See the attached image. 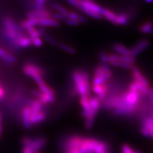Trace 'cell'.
<instances>
[{
  "label": "cell",
  "instance_id": "cell-1",
  "mask_svg": "<svg viewBox=\"0 0 153 153\" xmlns=\"http://www.w3.org/2000/svg\"><path fill=\"white\" fill-rule=\"evenodd\" d=\"M109 151L107 142L78 135L66 138L62 145L63 153H103Z\"/></svg>",
  "mask_w": 153,
  "mask_h": 153
},
{
  "label": "cell",
  "instance_id": "cell-2",
  "mask_svg": "<svg viewBox=\"0 0 153 153\" xmlns=\"http://www.w3.org/2000/svg\"><path fill=\"white\" fill-rule=\"evenodd\" d=\"M75 92L80 97H89L91 84L88 74L83 70H75L72 73Z\"/></svg>",
  "mask_w": 153,
  "mask_h": 153
},
{
  "label": "cell",
  "instance_id": "cell-3",
  "mask_svg": "<svg viewBox=\"0 0 153 153\" xmlns=\"http://www.w3.org/2000/svg\"><path fill=\"white\" fill-rule=\"evenodd\" d=\"M112 76V71L107 64H102L96 67L93 79V85H102Z\"/></svg>",
  "mask_w": 153,
  "mask_h": 153
},
{
  "label": "cell",
  "instance_id": "cell-4",
  "mask_svg": "<svg viewBox=\"0 0 153 153\" xmlns=\"http://www.w3.org/2000/svg\"><path fill=\"white\" fill-rule=\"evenodd\" d=\"M22 147L33 151H41L46 146L47 140L44 137H24L21 139Z\"/></svg>",
  "mask_w": 153,
  "mask_h": 153
},
{
  "label": "cell",
  "instance_id": "cell-5",
  "mask_svg": "<svg viewBox=\"0 0 153 153\" xmlns=\"http://www.w3.org/2000/svg\"><path fill=\"white\" fill-rule=\"evenodd\" d=\"M22 70L27 76L36 80L38 78L43 77L44 70L41 67L33 63H26L23 66Z\"/></svg>",
  "mask_w": 153,
  "mask_h": 153
},
{
  "label": "cell",
  "instance_id": "cell-6",
  "mask_svg": "<svg viewBox=\"0 0 153 153\" xmlns=\"http://www.w3.org/2000/svg\"><path fill=\"white\" fill-rule=\"evenodd\" d=\"M149 45V41L147 39H142L138 41L130 49L131 56L133 57L138 56L146 50Z\"/></svg>",
  "mask_w": 153,
  "mask_h": 153
},
{
  "label": "cell",
  "instance_id": "cell-7",
  "mask_svg": "<svg viewBox=\"0 0 153 153\" xmlns=\"http://www.w3.org/2000/svg\"><path fill=\"white\" fill-rule=\"evenodd\" d=\"M28 19H45L51 17V13L45 8L41 10H33L26 14Z\"/></svg>",
  "mask_w": 153,
  "mask_h": 153
},
{
  "label": "cell",
  "instance_id": "cell-8",
  "mask_svg": "<svg viewBox=\"0 0 153 153\" xmlns=\"http://www.w3.org/2000/svg\"><path fill=\"white\" fill-rule=\"evenodd\" d=\"M108 86L107 84H103L102 85H93V91L97 94V97L100 99L101 102L107 97L108 92Z\"/></svg>",
  "mask_w": 153,
  "mask_h": 153
},
{
  "label": "cell",
  "instance_id": "cell-9",
  "mask_svg": "<svg viewBox=\"0 0 153 153\" xmlns=\"http://www.w3.org/2000/svg\"><path fill=\"white\" fill-rule=\"evenodd\" d=\"M132 71V77L133 79H135L139 81L142 84H143L147 88H149V82L146 76L143 74V73L140 70V69L137 67L133 66L131 68Z\"/></svg>",
  "mask_w": 153,
  "mask_h": 153
},
{
  "label": "cell",
  "instance_id": "cell-10",
  "mask_svg": "<svg viewBox=\"0 0 153 153\" xmlns=\"http://www.w3.org/2000/svg\"><path fill=\"white\" fill-rule=\"evenodd\" d=\"M31 108L30 106H26L22 111V123L25 128L30 129L33 126L31 123Z\"/></svg>",
  "mask_w": 153,
  "mask_h": 153
},
{
  "label": "cell",
  "instance_id": "cell-11",
  "mask_svg": "<svg viewBox=\"0 0 153 153\" xmlns=\"http://www.w3.org/2000/svg\"><path fill=\"white\" fill-rule=\"evenodd\" d=\"M0 58L6 64L9 65L15 64L17 61V59L15 56L1 47H0Z\"/></svg>",
  "mask_w": 153,
  "mask_h": 153
},
{
  "label": "cell",
  "instance_id": "cell-12",
  "mask_svg": "<svg viewBox=\"0 0 153 153\" xmlns=\"http://www.w3.org/2000/svg\"><path fill=\"white\" fill-rule=\"evenodd\" d=\"M82 6L88 10H89L91 11L98 13L102 15V12L103 10V7H100L99 4L96 3L91 1H88V0H84V1H80Z\"/></svg>",
  "mask_w": 153,
  "mask_h": 153
},
{
  "label": "cell",
  "instance_id": "cell-13",
  "mask_svg": "<svg viewBox=\"0 0 153 153\" xmlns=\"http://www.w3.org/2000/svg\"><path fill=\"white\" fill-rule=\"evenodd\" d=\"M102 102L97 97H89V105L91 108V111L97 116V115L101 107Z\"/></svg>",
  "mask_w": 153,
  "mask_h": 153
},
{
  "label": "cell",
  "instance_id": "cell-14",
  "mask_svg": "<svg viewBox=\"0 0 153 153\" xmlns=\"http://www.w3.org/2000/svg\"><path fill=\"white\" fill-rule=\"evenodd\" d=\"M141 125L147 129L151 134V138L153 140V117L151 116L142 117Z\"/></svg>",
  "mask_w": 153,
  "mask_h": 153
},
{
  "label": "cell",
  "instance_id": "cell-15",
  "mask_svg": "<svg viewBox=\"0 0 153 153\" xmlns=\"http://www.w3.org/2000/svg\"><path fill=\"white\" fill-rule=\"evenodd\" d=\"M38 25L42 27H58L60 24L59 21L53 18H45L38 20Z\"/></svg>",
  "mask_w": 153,
  "mask_h": 153
},
{
  "label": "cell",
  "instance_id": "cell-16",
  "mask_svg": "<svg viewBox=\"0 0 153 153\" xmlns=\"http://www.w3.org/2000/svg\"><path fill=\"white\" fill-rule=\"evenodd\" d=\"M112 48L114 51H116L119 56H131L130 49H128L124 45L121 44H115L113 45Z\"/></svg>",
  "mask_w": 153,
  "mask_h": 153
},
{
  "label": "cell",
  "instance_id": "cell-17",
  "mask_svg": "<svg viewBox=\"0 0 153 153\" xmlns=\"http://www.w3.org/2000/svg\"><path fill=\"white\" fill-rule=\"evenodd\" d=\"M102 16L110 22L113 23L114 25H116L117 24V13H115L112 11L110 10L107 8H103L102 12Z\"/></svg>",
  "mask_w": 153,
  "mask_h": 153
},
{
  "label": "cell",
  "instance_id": "cell-18",
  "mask_svg": "<svg viewBox=\"0 0 153 153\" xmlns=\"http://www.w3.org/2000/svg\"><path fill=\"white\" fill-rule=\"evenodd\" d=\"M45 118L46 114L43 111L35 114H31V123L32 124V126L43 122L45 120Z\"/></svg>",
  "mask_w": 153,
  "mask_h": 153
},
{
  "label": "cell",
  "instance_id": "cell-19",
  "mask_svg": "<svg viewBox=\"0 0 153 153\" xmlns=\"http://www.w3.org/2000/svg\"><path fill=\"white\" fill-rule=\"evenodd\" d=\"M130 21V16L128 13L117 14V26L126 25Z\"/></svg>",
  "mask_w": 153,
  "mask_h": 153
},
{
  "label": "cell",
  "instance_id": "cell-20",
  "mask_svg": "<svg viewBox=\"0 0 153 153\" xmlns=\"http://www.w3.org/2000/svg\"><path fill=\"white\" fill-rule=\"evenodd\" d=\"M31 45H32V44L30 38L23 36L16 42L15 45H14V47L17 48V49H25V48L30 47Z\"/></svg>",
  "mask_w": 153,
  "mask_h": 153
},
{
  "label": "cell",
  "instance_id": "cell-21",
  "mask_svg": "<svg viewBox=\"0 0 153 153\" xmlns=\"http://www.w3.org/2000/svg\"><path fill=\"white\" fill-rule=\"evenodd\" d=\"M43 105L38 100H34L31 102L30 105H29L31 108V115L37 114L42 111Z\"/></svg>",
  "mask_w": 153,
  "mask_h": 153
},
{
  "label": "cell",
  "instance_id": "cell-22",
  "mask_svg": "<svg viewBox=\"0 0 153 153\" xmlns=\"http://www.w3.org/2000/svg\"><path fill=\"white\" fill-rule=\"evenodd\" d=\"M143 34L153 35V24L151 21H147L141 25L139 29Z\"/></svg>",
  "mask_w": 153,
  "mask_h": 153
},
{
  "label": "cell",
  "instance_id": "cell-23",
  "mask_svg": "<svg viewBox=\"0 0 153 153\" xmlns=\"http://www.w3.org/2000/svg\"><path fill=\"white\" fill-rule=\"evenodd\" d=\"M76 8H78L79 10H80V11H82L83 13L86 14V15L91 17H92V18H94V19H99V20H100V19H102L103 18V16L101 15V14H100V13H97V12H93V11H91V10H88L86 8H84L82 6V4H81V3Z\"/></svg>",
  "mask_w": 153,
  "mask_h": 153
},
{
  "label": "cell",
  "instance_id": "cell-24",
  "mask_svg": "<svg viewBox=\"0 0 153 153\" xmlns=\"http://www.w3.org/2000/svg\"><path fill=\"white\" fill-rule=\"evenodd\" d=\"M38 88H39V90L40 91L41 93L51 96V97H56V93L54 91V90L46 83L40 85H38Z\"/></svg>",
  "mask_w": 153,
  "mask_h": 153
},
{
  "label": "cell",
  "instance_id": "cell-25",
  "mask_svg": "<svg viewBox=\"0 0 153 153\" xmlns=\"http://www.w3.org/2000/svg\"><path fill=\"white\" fill-rule=\"evenodd\" d=\"M68 17L71 19H74V20L76 21L80 22H82V23H85L87 22V19H86L85 17H84L83 16H81L79 13H76L75 12H69L68 13Z\"/></svg>",
  "mask_w": 153,
  "mask_h": 153
},
{
  "label": "cell",
  "instance_id": "cell-26",
  "mask_svg": "<svg viewBox=\"0 0 153 153\" xmlns=\"http://www.w3.org/2000/svg\"><path fill=\"white\" fill-rule=\"evenodd\" d=\"M52 7L54 10H56L57 12V13H59L62 14V15H63V16L68 17L69 12L67 10V9L65 8L63 6L61 5V4L59 3H54L52 4Z\"/></svg>",
  "mask_w": 153,
  "mask_h": 153
},
{
  "label": "cell",
  "instance_id": "cell-27",
  "mask_svg": "<svg viewBox=\"0 0 153 153\" xmlns=\"http://www.w3.org/2000/svg\"><path fill=\"white\" fill-rule=\"evenodd\" d=\"M111 65L114 66H116V67H119V68H122L124 69H131L133 68V65H130L126 63H124V62H122L121 61H117L113 62V63H110Z\"/></svg>",
  "mask_w": 153,
  "mask_h": 153
},
{
  "label": "cell",
  "instance_id": "cell-28",
  "mask_svg": "<svg viewBox=\"0 0 153 153\" xmlns=\"http://www.w3.org/2000/svg\"><path fill=\"white\" fill-rule=\"evenodd\" d=\"M45 0H36L31 2L32 6L34 10H41L45 8V4H46Z\"/></svg>",
  "mask_w": 153,
  "mask_h": 153
},
{
  "label": "cell",
  "instance_id": "cell-29",
  "mask_svg": "<svg viewBox=\"0 0 153 153\" xmlns=\"http://www.w3.org/2000/svg\"><path fill=\"white\" fill-rule=\"evenodd\" d=\"M119 61H121L124 63H126L130 65H133L135 62V57L131 56H119Z\"/></svg>",
  "mask_w": 153,
  "mask_h": 153
},
{
  "label": "cell",
  "instance_id": "cell-30",
  "mask_svg": "<svg viewBox=\"0 0 153 153\" xmlns=\"http://www.w3.org/2000/svg\"><path fill=\"white\" fill-rule=\"evenodd\" d=\"M57 46H58L60 49H61L63 51L68 52V53H70V54H75L76 52L75 49L73 47L65 44H58V45Z\"/></svg>",
  "mask_w": 153,
  "mask_h": 153
},
{
  "label": "cell",
  "instance_id": "cell-31",
  "mask_svg": "<svg viewBox=\"0 0 153 153\" xmlns=\"http://www.w3.org/2000/svg\"><path fill=\"white\" fill-rule=\"evenodd\" d=\"M122 153H142L137 150H135L128 144L124 143L122 146Z\"/></svg>",
  "mask_w": 153,
  "mask_h": 153
},
{
  "label": "cell",
  "instance_id": "cell-32",
  "mask_svg": "<svg viewBox=\"0 0 153 153\" xmlns=\"http://www.w3.org/2000/svg\"><path fill=\"white\" fill-rule=\"evenodd\" d=\"M44 38L45 40H46V41H47L49 43H50L51 44L53 45H58V44H57V41L54 39L53 37H52L51 36L49 35H44Z\"/></svg>",
  "mask_w": 153,
  "mask_h": 153
},
{
  "label": "cell",
  "instance_id": "cell-33",
  "mask_svg": "<svg viewBox=\"0 0 153 153\" xmlns=\"http://www.w3.org/2000/svg\"><path fill=\"white\" fill-rule=\"evenodd\" d=\"M100 58L103 64H107L108 63V54L104 51L100 52Z\"/></svg>",
  "mask_w": 153,
  "mask_h": 153
},
{
  "label": "cell",
  "instance_id": "cell-34",
  "mask_svg": "<svg viewBox=\"0 0 153 153\" xmlns=\"http://www.w3.org/2000/svg\"><path fill=\"white\" fill-rule=\"evenodd\" d=\"M32 45H34L35 47H40L43 44V41L40 38H36L35 39L31 40Z\"/></svg>",
  "mask_w": 153,
  "mask_h": 153
},
{
  "label": "cell",
  "instance_id": "cell-35",
  "mask_svg": "<svg viewBox=\"0 0 153 153\" xmlns=\"http://www.w3.org/2000/svg\"><path fill=\"white\" fill-rule=\"evenodd\" d=\"M67 17L62 15V14L59 13H55L53 14V19H56V21H65Z\"/></svg>",
  "mask_w": 153,
  "mask_h": 153
},
{
  "label": "cell",
  "instance_id": "cell-36",
  "mask_svg": "<svg viewBox=\"0 0 153 153\" xmlns=\"http://www.w3.org/2000/svg\"><path fill=\"white\" fill-rule=\"evenodd\" d=\"M65 22L67 24V25H69V26H78L79 25V22L76 21L75 20H74V19H70L68 17H67L66 20L65 21Z\"/></svg>",
  "mask_w": 153,
  "mask_h": 153
},
{
  "label": "cell",
  "instance_id": "cell-37",
  "mask_svg": "<svg viewBox=\"0 0 153 153\" xmlns=\"http://www.w3.org/2000/svg\"><path fill=\"white\" fill-rule=\"evenodd\" d=\"M22 153H40V151H33V150H31L30 149H28V148H27V147H22Z\"/></svg>",
  "mask_w": 153,
  "mask_h": 153
},
{
  "label": "cell",
  "instance_id": "cell-38",
  "mask_svg": "<svg viewBox=\"0 0 153 153\" xmlns=\"http://www.w3.org/2000/svg\"><path fill=\"white\" fill-rule=\"evenodd\" d=\"M4 94H5V92L3 89V88L1 87V85H0V100L3 99L4 97Z\"/></svg>",
  "mask_w": 153,
  "mask_h": 153
},
{
  "label": "cell",
  "instance_id": "cell-39",
  "mask_svg": "<svg viewBox=\"0 0 153 153\" xmlns=\"http://www.w3.org/2000/svg\"><path fill=\"white\" fill-rule=\"evenodd\" d=\"M147 3H152L153 1H146Z\"/></svg>",
  "mask_w": 153,
  "mask_h": 153
},
{
  "label": "cell",
  "instance_id": "cell-40",
  "mask_svg": "<svg viewBox=\"0 0 153 153\" xmlns=\"http://www.w3.org/2000/svg\"><path fill=\"white\" fill-rule=\"evenodd\" d=\"M1 123H0V133H1Z\"/></svg>",
  "mask_w": 153,
  "mask_h": 153
}]
</instances>
